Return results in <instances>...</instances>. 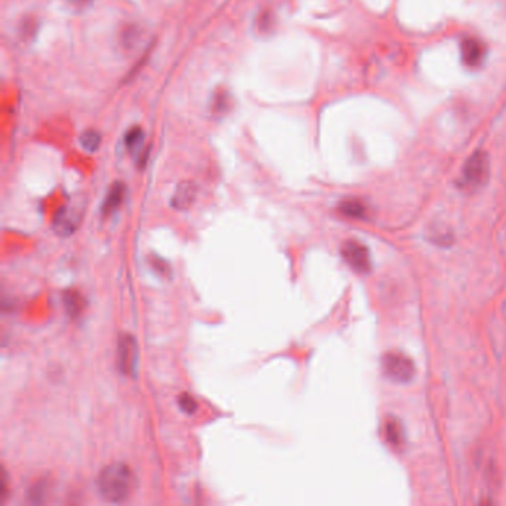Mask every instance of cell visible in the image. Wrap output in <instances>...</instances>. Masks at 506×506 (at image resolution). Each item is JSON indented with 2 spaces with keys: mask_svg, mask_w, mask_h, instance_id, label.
Wrapping results in <instances>:
<instances>
[{
  "mask_svg": "<svg viewBox=\"0 0 506 506\" xmlns=\"http://www.w3.org/2000/svg\"><path fill=\"white\" fill-rule=\"evenodd\" d=\"M134 484V474L124 463L108 464L100 472L97 480V486L103 498L115 503L128 499Z\"/></svg>",
  "mask_w": 506,
  "mask_h": 506,
  "instance_id": "1",
  "label": "cell"
},
{
  "mask_svg": "<svg viewBox=\"0 0 506 506\" xmlns=\"http://www.w3.org/2000/svg\"><path fill=\"white\" fill-rule=\"evenodd\" d=\"M490 177V158L484 150H476L464 162L459 184L468 190L483 187Z\"/></svg>",
  "mask_w": 506,
  "mask_h": 506,
  "instance_id": "2",
  "label": "cell"
},
{
  "mask_svg": "<svg viewBox=\"0 0 506 506\" xmlns=\"http://www.w3.org/2000/svg\"><path fill=\"white\" fill-rule=\"evenodd\" d=\"M381 372L395 383H407L415 377L416 367L413 360L403 352H388L381 358Z\"/></svg>",
  "mask_w": 506,
  "mask_h": 506,
  "instance_id": "3",
  "label": "cell"
},
{
  "mask_svg": "<svg viewBox=\"0 0 506 506\" xmlns=\"http://www.w3.org/2000/svg\"><path fill=\"white\" fill-rule=\"evenodd\" d=\"M341 257L345 262L358 273H370L373 263H372V254L365 245L360 241L349 239L341 245Z\"/></svg>",
  "mask_w": 506,
  "mask_h": 506,
  "instance_id": "4",
  "label": "cell"
},
{
  "mask_svg": "<svg viewBox=\"0 0 506 506\" xmlns=\"http://www.w3.org/2000/svg\"><path fill=\"white\" fill-rule=\"evenodd\" d=\"M460 56L469 68L480 67L487 56V46L481 39L475 36H467L460 40Z\"/></svg>",
  "mask_w": 506,
  "mask_h": 506,
  "instance_id": "5",
  "label": "cell"
},
{
  "mask_svg": "<svg viewBox=\"0 0 506 506\" xmlns=\"http://www.w3.org/2000/svg\"><path fill=\"white\" fill-rule=\"evenodd\" d=\"M137 358H139V353H137V345L134 337L124 336L118 343L119 370L127 376H132L137 368Z\"/></svg>",
  "mask_w": 506,
  "mask_h": 506,
  "instance_id": "6",
  "label": "cell"
},
{
  "mask_svg": "<svg viewBox=\"0 0 506 506\" xmlns=\"http://www.w3.org/2000/svg\"><path fill=\"white\" fill-rule=\"evenodd\" d=\"M385 438L392 448L403 450L405 444V432L398 419L388 417L385 422Z\"/></svg>",
  "mask_w": 506,
  "mask_h": 506,
  "instance_id": "7",
  "label": "cell"
},
{
  "mask_svg": "<svg viewBox=\"0 0 506 506\" xmlns=\"http://www.w3.org/2000/svg\"><path fill=\"white\" fill-rule=\"evenodd\" d=\"M77 223H79V217H76L70 210H60L56 222H53V224H56V230L58 232V235H70L73 234V232L76 230L77 227Z\"/></svg>",
  "mask_w": 506,
  "mask_h": 506,
  "instance_id": "8",
  "label": "cell"
},
{
  "mask_svg": "<svg viewBox=\"0 0 506 506\" xmlns=\"http://www.w3.org/2000/svg\"><path fill=\"white\" fill-rule=\"evenodd\" d=\"M339 211L349 217V218H357V220H362V218L367 217V207L365 203L360 199H346L343 202H340L339 205Z\"/></svg>",
  "mask_w": 506,
  "mask_h": 506,
  "instance_id": "9",
  "label": "cell"
},
{
  "mask_svg": "<svg viewBox=\"0 0 506 506\" xmlns=\"http://www.w3.org/2000/svg\"><path fill=\"white\" fill-rule=\"evenodd\" d=\"M195 195H196L195 186L190 183H184V184L179 186V189H177L175 195L172 198V205L175 208H180V210L187 208L189 205L194 202Z\"/></svg>",
  "mask_w": 506,
  "mask_h": 506,
  "instance_id": "10",
  "label": "cell"
},
{
  "mask_svg": "<svg viewBox=\"0 0 506 506\" xmlns=\"http://www.w3.org/2000/svg\"><path fill=\"white\" fill-rule=\"evenodd\" d=\"M125 196V186L122 183H115L110 190H108L106 202L103 205V211L104 213H112L115 211L119 205L122 203V199Z\"/></svg>",
  "mask_w": 506,
  "mask_h": 506,
  "instance_id": "11",
  "label": "cell"
},
{
  "mask_svg": "<svg viewBox=\"0 0 506 506\" xmlns=\"http://www.w3.org/2000/svg\"><path fill=\"white\" fill-rule=\"evenodd\" d=\"M79 143H80L82 148H85L89 153H94V152H97L100 144H101V135L97 131L88 129L80 135Z\"/></svg>",
  "mask_w": 506,
  "mask_h": 506,
  "instance_id": "12",
  "label": "cell"
},
{
  "mask_svg": "<svg viewBox=\"0 0 506 506\" xmlns=\"http://www.w3.org/2000/svg\"><path fill=\"white\" fill-rule=\"evenodd\" d=\"M64 305L67 312L70 313L72 317H76L82 312V309H84V298H82L77 291H67L64 294Z\"/></svg>",
  "mask_w": 506,
  "mask_h": 506,
  "instance_id": "13",
  "label": "cell"
},
{
  "mask_svg": "<svg viewBox=\"0 0 506 506\" xmlns=\"http://www.w3.org/2000/svg\"><path fill=\"white\" fill-rule=\"evenodd\" d=\"M139 37H140V32L137 30L135 27H128V29L120 34V44L125 49H132Z\"/></svg>",
  "mask_w": 506,
  "mask_h": 506,
  "instance_id": "14",
  "label": "cell"
},
{
  "mask_svg": "<svg viewBox=\"0 0 506 506\" xmlns=\"http://www.w3.org/2000/svg\"><path fill=\"white\" fill-rule=\"evenodd\" d=\"M143 140H144V134H143V131H141L139 127H135V128L129 129L128 134H127V137H125V143H127V147H128L129 150H134V148H137L139 146H141V144H143Z\"/></svg>",
  "mask_w": 506,
  "mask_h": 506,
  "instance_id": "15",
  "label": "cell"
},
{
  "mask_svg": "<svg viewBox=\"0 0 506 506\" xmlns=\"http://www.w3.org/2000/svg\"><path fill=\"white\" fill-rule=\"evenodd\" d=\"M179 404L182 407L183 412L186 413H195L196 408H198V404L195 401V398L189 393H183L180 398H179Z\"/></svg>",
  "mask_w": 506,
  "mask_h": 506,
  "instance_id": "16",
  "label": "cell"
},
{
  "mask_svg": "<svg viewBox=\"0 0 506 506\" xmlns=\"http://www.w3.org/2000/svg\"><path fill=\"white\" fill-rule=\"evenodd\" d=\"M227 100H229V97H227L226 92L222 94V95H215V97H214L215 103L213 104V110L214 112H224L227 108Z\"/></svg>",
  "mask_w": 506,
  "mask_h": 506,
  "instance_id": "17",
  "label": "cell"
},
{
  "mask_svg": "<svg viewBox=\"0 0 506 506\" xmlns=\"http://www.w3.org/2000/svg\"><path fill=\"white\" fill-rule=\"evenodd\" d=\"M67 4H70L72 6L76 8H84L87 4H89V0H67Z\"/></svg>",
  "mask_w": 506,
  "mask_h": 506,
  "instance_id": "18",
  "label": "cell"
}]
</instances>
